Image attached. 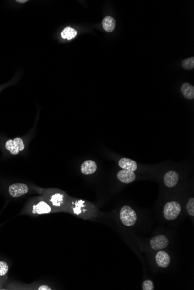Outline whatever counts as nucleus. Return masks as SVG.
<instances>
[{
	"label": "nucleus",
	"mask_w": 194,
	"mask_h": 290,
	"mask_svg": "<svg viewBox=\"0 0 194 290\" xmlns=\"http://www.w3.org/2000/svg\"><path fill=\"white\" fill-rule=\"evenodd\" d=\"M42 197L50 204L55 212L66 210L68 200L64 191L52 188L44 189L42 191Z\"/></svg>",
	"instance_id": "f257e3e1"
},
{
	"label": "nucleus",
	"mask_w": 194,
	"mask_h": 290,
	"mask_svg": "<svg viewBox=\"0 0 194 290\" xmlns=\"http://www.w3.org/2000/svg\"><path fill=\"white\" fill-rule=\"evenodd\" d=\"M53 213H55V211L50 204L43 197H40L32 199L25 206L21 214L29 216H39Z\"/></svg>",
	"instance_id": "f03ea898"
},
{
	"label": "nucleus",
	"mask_w": 194,
	"mask_h": 290,
	"mask_svg": "<svg viewBox=\"0 0 194 290\" xmlns=\"http://www.w3.org/2000/svg\"><path fill=\"white\" fill-rule=\"evenodd\" d=\"M65 211L86 219L93 217L95 213L93 206L89 203L84 200L77 199L68 200Z\"/></svg>",
	"instance_id": "7ed1b4c3"
},
{
	"label": "nucleus",
	"mask_w": 194,
	"mask_h": 290,
	"mask_svg": "<svg viewBox=\"0 0 194 290\" xmlns=\"http://www.w3.org/2000/svg\"><path fill=\"white\" fill-rule=\"evenodd\" d=\"M120 219L124 226H131L136 223L137 214L129 206H124L120 211Z\"/></svg>",
	"instance_id": "20e7f679"
},
{
	"label": "nucleus",
	"mask_w": 194,
	"mask_h": 290,
	"mask_svg": "<svg viewBox=\"0 0 194 290\" xmlns=\"http://www.w3.org/2000/svg\"><path fill=\"white\" fill-rule=\"evenodd\" d=\"M181 212V206L178 202L173 201L166 204L164 206L163 214L167 220H173L177 219Z\"/></svg>",
	"instance_id": "39448f33"
},
{
	"label": "nucleus",
	"mask_w": 194,
	"mask_h": 290,
	"mask_svg": "<svg viewBox=\"0 0 194 290\" xmlns=\"http://www.w3.org/2000/svg\"><path fill=\"white\" fill-rule=\"evenodd\" d=\"M25 147L24 140L20 137H16L14 139L8 140L5 144L6 149L14 156L18 155L24 150Z\"/></svg>",
	"instance_id": "423d86ee"
},
{
	"label": "nucleus",
	"mask_w": 194,
	"mask_h": 290,
	"mask_svg": "<svg viewBox=\"0 0 194 290\" xmlns=\"http://www.w3.org/2000/svg\"><path fill=\"white\" fill-rule=\"evenodd\" d=\"M29 187L25 183H15L8 188L9 195L14 198L24 196L29 193Z\"/></svg>",
	"instance_id": "0eeeda50"
},
{
	"label": "nucleus",
	"mask_w": 194,
	"mask_h": 290,
	"mask_svg": "<svg viewBox=\"0 0 194 290\" xmlns=\"http://www.w3.org/2000/svg\"><path fill=\"white\" fill-rule=\"evenodd\" d=\"M169 241L167 237L164 235H159L154 237L150 240L151 248L155 250H158L166 248L169 245Z\"/></svg>",
	"instance_id": "6e6552de"
},
{
	"label": "nucleus",
	"mask_w": 194,
	"mask_h": 290,
	"mask_svg": "<svg viewBox=\"0 0 194 290\" xmlns=\"http://www.w3.org/2000/svg\"><path fill=\"white\" fill-rule=\"evenodd\" d=\"M9 265L4 261H0V289L4 288L8 281Z\"/></svg>",
	"instance_id": "1a4fd4ad"
},
{
	"label": "nucleus",
	"mask_w": 194,
	"mask_h": 290,
	"mask_svg": "<svg viewBox=\"0 0 194 290\" xmlns=\"http://www.w3.org/2000/svg\"><path fill=\"white\" fill-rule=\"evenodd\" d=\"M179 179L178 173L176 171H170L164 177V181L167 187L172 188L177 185Z\"/></svg>",
	"instance_id": "9d476101"
},
{
	"label": "nucleus",
	"mask_w": 194,
	"mask_h": 290,
	"mask_svg": "<svg viewBox=\"0 0 194 290\" xmlns=\"http://www.w3.org/2000/svg\"><path fill=\"white\" fill-rule=\"evenodd\" d=\"M156 261L160 268H166L170 264V257L166 252L160 251L156 255Z\"/></svg>",
	"instance_id": "9b49d317"
},
{
	"label": "nucleus",
	"mask_w": 194,
	"mask_h": 290,
	"mask_svg": "<svg viewBox=\"0 0 194 290\" xmlns=\"http://www.w3.org/2000/svg\"><path fill=\"white\" fill-rule=\"evenodd\" d=\"M97 169L96 163L93 160H87L82 164L81 171L82 173L85 175H89L93 174Z\"/></svg>",
	"instance_id": "f8f14e48"
},
{
	"label": "nucleus",
	"mask_w": 194,
	"mask_h": 290,
	"mask_svg": "<svg viewBox=\"0 0 194 290\" xmlns=\"http://www.w3.org/2000/svg\"><path fill=\"white\" fill-rule=\"evenodd\" d=\"M117 178L122 183H130L136 179V175L133 171L123 169L118 173Z\"/></svg>",
	"instance_id": "ddd939ff"
},
{
	"label": "nucleus",
	"mask_w": 194,
	"mask_h": 290,
	"mask_svg": "<svg viewBox=\"0 0 194 290\" xmlns=\"http://www.w3.org/2000/svg\"><path fill=\"white\" fill-rule=\"evenodd\" d=\"M119 164L121 169L135 171L137 169V164L134 161L127 158H123L119 161Z\"/></svg>",
	"instance_id": "4468645a"
},
{
	"label": "nucleus",
	"mask_w": 194,
	"mask_h": 290,
	"mask_svg": "<svg viewBox=\"0 0 194 290\" xmlns=\"http://www.w3.org/2000/svg\"><path fill=\"white\" fill-rule=\"evenodd\" d=\"M181 91L187 99L193 100L194 98V86L189 84L184 83L181 88Z\"/></svg>",
	"instance_id": "2eb2a0df"
},
{
	"label": "nucleus",
	"mask_w": 194,
	"mask_h": 290,
	"mask_svg": "<svg viewBox=\"0 0 194 290\" xmlns=\"http://www.w3.org/2000/svg\"><path fill=\"white\" fill-rule=\"evenodd\" d=\"M115 19L110 16H107L105 17L103 21V26L105 31L107 32H112L114 31L115 28Z\"/></svg>",
	"instance_id": "dca6fc26"
},
{
	"label": "nucleus",
	"mask_w": 194,
	"mask_h": 290,
	"mask_svg": "<svg viewBox=\"0 0 194 290\" xmlns=\"http://www.w3.org/2000/svg\"><path fill=\"white\" fill-rule=\"evenodd\" d=\"M61 37L63 39H67L68 40H71L77 35V31L71 27H67L64 29L61 32Z\"/></svg>",
	"instance_id": "f3484780"
},
{
	"label": "nucleus",
	"mask_w": 194,
	"mask_h": 290,
	"mask_svg": "<svg viewBox=\"0 0 194 290\" xmlns=\"http://www.w3.org/2000/svg\"><path fill=\"white\" fill-rule=\"evenodd\" d=\"M182 65L183 68L186 70H192L194 67V58L191 57L184 59L182 62Z\"/></svg>",
	"instance_id": "a211bd4d"
},
{
	"label": "nucleus",
	"mask_w": 194,
	"mask_h": 290,
	"mask_svg": "<svg viewBox=\"0 0 194 290\" xmlns=\"http://www.w3.org/2000/svg\"><path fill=\"white\" fill-rule=\"evenodd\" d=\"M186 208L187 210V212L190 214V216H194V199L191 198L189 202L187 203Z\"/></svg>",
	"instance_id": "6ab92c4d"
},
{
	"label": "nucleus",
	"mask_w": 194,
	"mask_h": 290,
	"mask_svg": "<svg viewBox=\"0 0 194 290\" xmlns=\"http://www.w3.org/2000/svg\"><path fill=\"white\" fill-rule=\"evenodd\" d=\"M154 283L150 280H147L144 281L143 284V290H154Z\"/></svg>",
	"instance_id": "aec40b11"
},
{
	"label": "nucleus",
	"mask_w": 194,
	"mask_h": 290,
	"mask_svg": "<svg viewBox=\"0 0 194 290\" xmlns=\"http://www.w3.org/2000/svg\"><path fill=\"white\" fill-rule=\"evenodd\" d=\"M36 290H51L52 288L50 286H49L47 285H41L39 287V288H36Z\"/></svg>",
	"instance_id": "412c9836"
},
{
	"label": "nucleus",
	"mask_w": 194,
	"mask_h": 290,
	"mask_svg": "<svg viewBox=\"0 0 194 290\" xmlns=\"http://www.w3.org/2000/svg\"><path fill=\"white\" fill-rule=\"evenodd\" d=\"M28 0H16V2L19 3V4H25V3L28 2Z\"/></svg>",
	"instance_id": "4be33fe9"
}]
</instances>
